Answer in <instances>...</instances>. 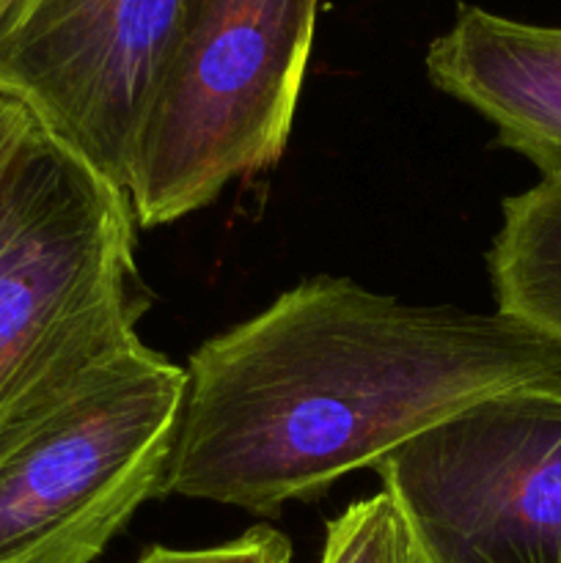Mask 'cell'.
<instances>
[{"label": "cell", "instance_id": "6da1fadb", "mask_svg": "<svg viewBox=\"0 0 561 563\" xmlns=\"http://www.w3.org/2000/svg\"><path fill=\"white\" fill-rule=\"evenodd\" d=\"M185 372L163 498L273 515L484 396L559 377L561 341L322 275L204 341Z\"/></svg>", "mask_w": 561, "mask_h": 563}, {"label": "cell", "instance_id": "7a4b0ae2", "mask_svg": "<svg viewBox=\"0 0 561 563\" xmlns=\"http://www.w3.org/2000/svg\"><path fill=\"white\" fill-rule=\"evenodd\" d=\"M135 225L121 187L33 124L0 174V427L135 339Z\"/></svg>", "mask_w": 561, "mask_h": 563}, {"label": "cell", "instance_id": "3957f363", "mask_svg": "<svg viewBox=\"0 0 561 563\" xmlns=\"http://www.w3.org/2000/svg\"><path fill=\"white\" fill-rule=\"evenodd\" d=\"M187 372L141 339L94 357L0 427V563H94L148 500Z\"/></svg>", "mask_w": 561, "mask_h": 563}, {"label": "cell", "instance_id": "277c9868", "mask_svg": "<svg viewBox=\"0 0 561 563\" xmlns=\"http://www.w3.org/2000/svg\"><path fill=\"white\" fill-rule=\"evenodd\" d=\"M317 11L319 0H187L132 152L138 225L176 223L284 157Z\"/></svg>", "mask_w": 561, "mask_h": 563}, {"label": "cell", "instance_id": "5b68a950", "mask_svg": "<svg viewBox=\"0 0 561 563\" xmlns=\"http://www.w3.org/2000/svg\"><path fill=\"white\" fill-rule=\"evenodd\" d=\"M374 471L427 563H561V374L462 407Z\"/></svg>", "mask_w": 561, "mask_h": 563}, {"label": "cell", "instance_id": "8992f818", "mask_svg": "<svg viewBox=\"0 0 561 563\" xmlns=\"http://www.w3.org/2000/svg\"><path fill=\"white\" fill-rule=\"evenodd\" d=\"M187 0H0V97L127 192Z\"/></svg>", "mask_w": 561, "mask_h": 563}, {"label": "cell", "instance_id": "52a82bcc", "mask_svg": "<svg viewBox=\"0 0 561 563\" xmlns=\"http://www.w3.org/2000/svg\"><path fill=\"white\" fill-rule=\"evenodd\" d=\"M427 75L484 115L501 146L531 159L542 179L561 181V27L462 3L429 44Z\"/></svg>", "mask_w": 561, "mask_h": 563}, {"label": "cell", "instance_id": "ba28073f", "mask_svg": "<svg viewBox=\"0 0 561 563\" xmlns=\"http://www.w3.org/2000/svg\"><path fill=\"white\" fill-rule=\"evenodd\" d=\"M501 214L487 256L498 311L561 341V181L509 196Z\"/></svg>", "mask_w": 561, "mask_h": 563}, {"label": "cell", "instance_id": "9c48e42d", "mask_svg": "<svg viewBox=\"0 0 561 563\" xmlns=\"http://www.w3.org/2000/svg\"><path fill=\"white\" fill-rule=\"evenodd\" d=\"M319 563H427L385 493L355 500L328 522Z\"/></svg>", "mask_w": 561, "mask_h": 563}, {"label": "cell", "instance_id": "30bf717a", "mask_svg": "<svg viewBox=\"0 0 561 563\" xmlns=\"http://www.w3.org/2000/svg\"><path fill=\"white\" fill-rule=\"evenodd\" d=\"M135 563H292V544L275 528L258 526L215 548L174 550L157 544Z\"/></svg>", "mask_w": 561, "mask_h": 563}, {"label": "cell", "instance_id": "8fae6325", "mask_svg": "<svg viewBox=\"0 0 561 563\" xmlns=\"http://www.w3.org/2000/svg\"><path fill=\"white\" fill-rule=\"evenodd\" d=\"M33 130V119L28 115L25 108H20L11 99L0 97V174L6 170V165L14 159V154L20 152V146L25 143L28 132Z\"/></svg>", "mask_w": 561, "mask_h": 563}]
</instances>
